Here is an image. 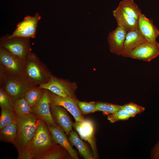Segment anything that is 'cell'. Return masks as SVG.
<instances>
[{"instance_id":"6da1fadb","label":"cell","mask_w":159,"mask_h":159,"mask_svg":"<svg viewBox=\"0 0 159 159\" xmlns=\"http://www.w3.org/2000/svg\"><path fill=\"white\" fill-rule=\"evenodd\" d=\"M47 125L42 121L31 142L18 159H35L55 145Z\"/></svg>"},{"instance_id":"7a4b0ae2","label":"cell","mask_w":159,"mask_h":159,"mask_svg":"<svg viewBox=\"0 0 159 159\" xmlns=\"http://www.w3.org/2000/svg\"><path fill=\"white\" fill-rule=\"evenodd\" d=\"M16 116L17 131L12 143L19 155L24 151L31 142L42 120L32 113L27 115Z\"/></svg>"},{"instance_id":"3957f363","label":"cell","mask_w":159,"mask_h":159,"mask_svg":"<svg viewBox=\"0 0 159 159\" xmlns=\"http://www.w3.org/2000/svg\"><path fill=\"white\" fill-rule=\"evenodd\" d=\"M52 75L46 65L34 53L24 62L23 77L33 87L47 83Z\"/></svg>"},{"instance_id":"277c9868","label":"cell","mask_w":159,"mask_h":159,"mask_svg":"<svg viewBox=\"0 0 159 159\" xmlns=\"http://www.w3.org/2000/svg\"><path fill=\"white\" fill-rule=\"evenodd\" d=\"M32 87L23 77L9 76L0 72V88L13 101L24 97L26 92Z\"/></svg>"},{"instance_id":"5b68a950","label":"cell","mask_w":159,"mask_h":159,"mask_svg":"<svg viewBox=\"0 0 159 159\" xmlns=\"http://www.w3.org/2000/svg\"><path fill=\"white\" fill-rule=\"evenodd\" d=\"M0 47L23 62L31 53L30 39L19 37H9L8 34L0 39Z\"/></svg>"},{"instance_id":"8992f818","label":"cell","mask_w":159,"mask_h":159,"mask_svg":"<svg viewBox=\"0 0 159 159\" xmlns=\"http://www.w3.org/2000/svg\"><path fill=\"white\" fill-rule=\"evenodd\" d=\"M24 62L0 47V72L9 76L23 77Z\"/></svg>"},{"instance_id":"52a82bcc","label":"cell","mask_w":159,"mask_h":159,"mask_svg":"<svg viewBox=\"0 0 159 159\" xmlns=\"http://www.w3.org/2000/svg\"><path fill=\"white\" fill-rule=\"evenodd\" d=\"M39 86L63 97H75L74 93L77 88V85L75 82L58 78L52 75L48 82Z\"/></svg>"},{"instance_id":"ba28073f","label":"cell","mask_w":159,"mask_h":159,"mask_svg":"<svg viewBox=\"0 0 159 159\" xmlns=\"http://www.w3.org/2000/svg\"><path fill=\"white\" fill-rule=\"evenodd\" d=\"M38 13L33 16L28 15L22 21L19 23L9 37H19L30 39L36 37L38 22L41 19Z\"/></svg>"},{"instance_id":"9c48e42d","label":"cell","mask_w":159,"mask_h":159,"mask_svg":"<svg viewBox=\"0 0 159 159\" xmlns=\"http://www.w3.org/2000/svg\"><path fill=\"white\" fill-rule=\"evenodd\" d=\"M49 91L51 104L63 107L73 116L75 121L84 119L78 105L79 101L75 97H62Z\"/></svg>"},{"instance_id":"30bf717a","label":"cell","mask_w":159,"mask_h":159,"mask_svg":"<svg viewBox=\"0 0 159 159\" xmlns=\"http://www.w3.org/2000/svg\"><path fill=\"white\" fill-rule=\"evenodd\" d=\"M50 105L49 91L44 89L40 101L35 106L32 108V113L44 122L47 125L56 126L57 125L53 118Z\"/></svg>"},{"instance_id":"8fae6325","label":"cell","mask_w":159,"mask_h":159,"mask_svg":"<svg viewBox=\"0 0 159 159\" xmlns=\"http://www.w3.org/2000/svg\"><path fill=\"white\" fill-rule=\"evenodd\" d=\"M73 127L82 139L87 141L92 149L94 158L97 157L95 137L94 125L91 120L85 119L81 121H75Z\"/></svg>"},{"instance_id":"7c38bea8","label":"cell","mask_w":159,"mask_h":159,"mask_svg":"<svg viewBox=\"0 0 159 159\" xmlns=\"http://www.w3.org/2000/svg\"><path fill=\"white\" fill-rule=\"evenodd\" d=\"M159 55V43L145 42L131 51L127 57L150 62Z\"/></svg>"},{"instance_id":"4fadbf2b","label":"cell","mask_w":159,"mask_h":159,"mask_svg":"<svg viewBox=\"0 0 159 159\" xmlns=\"http://www.w3.org/2000/svg\"><path fill=\"white\" fill-rule=\"evenodd\" d=\"M127 33L124 28L117 26L115 29L109 33L107 41L111 52L118 56L121 55Z\"/></svg>"},{"instance_id":"5bb4252c","label":"cell","mask_w":159,"mask_h":159,"mask_svg":"<svg viewBox=\"0 0 159 159\" xmlns=\"http://www.w3.org/2000/svg\"><path fill=\"white\" fill-rule=\"evenodd\" d=\"M52 139L55 143L58 144L64 149L73 159H78L79 157L75 150L67 138L66 133L59 126L47 125Z\"/></svg>"},{"instance_id":"9a60e30c","label":"cell","mask_w":159,"mask_h":159,"mask_svg":"<svg viewBox=\"0 0 159 159\" xmlns=\"http://www.w3.org/2000/svg\"><path fill=\"white\" fill-rule=\"evenodd\" d=\"M50 110L53 118L56 124L60 127L66 134L69 135L72 130L73 123L63 107L50 104Z\"/></svg>"},{"instance_id":"2e32d148","label":"cell","mask_w":159,"mask_h":159,"mask_svg":"<svg viewBox=\"0 0 159 159\" xmlns=\"http://www.w3.org/2000/svg\"><path fill=\"white\" fill-rule=\"evenodd\" d=\"M138 22V28L147 41L151 43L156 42V39L159 35V30L154 25L153 21L142 14Z\"/></svg>"},{"instance_id":"e0dca14e","label":"cell","mask_w":159,"mask_h":159,"mask_svg":"<svg viewBox=\"0 0 159 159\" xmlns=\"http://www.w3.org/2000/svg\"><path fill=\"white\" fill-rule=\"evenodd\" d=\"M146 42L147 41L138 28L127 32L121 55L127 57L131 51Z\"/></svg>"},{"instance_id":"ac0fdd59","label":"cell","mask_w":159,"mask_h":159,"mask_svg":"<svg viewBox=\"0 0 159 159\" xmlns=\"http://www.w3.org/2000/svg\"><path fill=\"white\" fill-rule=\"evenodd\" d=\"M112 13L117 26L122 27L127 32L138 28V20L127 14L118 6L113 11Z\"/></svg>"},{"instance_id":"d6986e66","label":"cell","mask_w":159,"mask_h":159,"mask_svg":"<svg viewBox=\"0 0 159 159\" xmlns=\"http://www.w3.org/2000/svg\"><path fill=\"white\" fill-rule=\"evenodd\" d=\"M69 135L68 140L71 144L76 147L80 153L85 159L94 158L93 154L86 144L79 137L75 132L72 130Z\"/></svg>"},{"instance_id":"ffe728a7","label":"cell","mask_w":159,"mask_h":159,"mask_svg":"<svg viewBox=\"0 0 159 159\" xmlns=\"http://www.w3.org/2000/svg\"><path fill=\"white\" fill-rule=\"evenodd\" d=\"M118 6L127 14L137 20L142 14L141 10L133 0H122L119 3Z\"/></svg>"},{"instance_id":"44dd1931","label":"cell","mask_w":159,"mask_h":159,"mask_svg":"<svg viewBox=\"0 0 159 159\" xmlns=\"http://www.w3.org/2000/svg\"><path fill=\"white\" fill-rule=\"evenodd\" d=\"M44 89L39 86L33 87L25 93L24 97L32 108L35 106L41 100Z\"/></svg>"},{"instance_id":"7402d4cb","label":"cell","mask_w":159,"mask_h":159,"mask_svg":"<svg viewBox=\"0 0 159 159\" xmlns=\"http://www.w3.org/2000/svg\"><path fill=\"white\" fill-rule=\"evenodd\" d=\"M17 131L16 118L12 123L0 130V140L4 142L12 143L16 137Z\"/></svg>"},{"instance_id":"603a6c76","label":"cell","mask_w":159,"mask_h":159,"mask_svg":"<svg viewBox=\"0 0 159 159\" xmlns=\"http://www.w3.org/2000/svg\"><path fill=\"white\" fill-rule=\"evenodd\" d=\"M12 108L19 115H27L32 113V108L24 97L14 101Z\"/></svg>"},{"instance_id":"cb8c5ba5","label":"cell","mask_w":159,"mask_h":159,"mask_svg":"<svg viewBox=\"0 0 159 159\" xmlns=\"http://www.w3.org/2000/svg\"><path fill=\"white\" fill-rule=\"evenodd\" d=\"M0 117V130L10 124L16 118V114L12 108L1 107Z\"/></svg>"},{"instance_id":"d4e9b609","label":"cell","mask_w":159,"mask_h":159,"mask_svg":"<svg viewBox=\"0 0 159 159\" xmlns=\"http://www.w3.org/2000/svg\"><path fill=\"white\" fill-rule=\"evenodd\" d=\"M60 145L55 144L50 150L37 157L35 159H61L65 157V151Z\"/></svg>"},{"instance_id":"484cf974","label":"cell","mask_w":159,"mask_h":159,"mask_svg":"<svg viewBox=\"0 0 159 159\" xmlns=\"http://www.w3.org/2000/svg\"><path fill=\"white\" fill-rule=\"evenodd\" d=\"M122 109V105L103 102L96 103L97 111L102 112L105 115H109Z\"/></svg>"},{"instance_id":"4316f807","label":"cell","mask_w":159,"mask_h":159,"mask_svg":"<svg viewBox=\"0 0 159 159\" xmlns=\"http://www.w3.org/2000/svg\"><path fill=\"white\" fill-rule=\"evenodd\" d=\"M131 117L132 116L129 113L122 109L108 115L107 119L110 122L114 123L120 120H127Z\"/></svg>"},{"instance_id":"83f0119b","label":"cell","mask_w":159,"mask_h":159,"mask_svg":"<svg viewBox=\"0 0 159 159\" xmlns=\"http://www.w3.org/2000/svg\"><path fill=\"white\" fill-rule=\"evenodd\" d=\"M122 109L124 110L131 115L132 117L143 112L145 108L134 102H131L122 105Z\"/></svg>"},{"instance_id":"f1b7e54d","label":"cell","mask_w":159,"mask_h":159,"mask_svg":"<svg viewBox=\"0 0 159 159\" xmlns=\"http://www.w3.org/2000/svg\"><path fill=\"white\" fill-rule=\"evenodd\" d=\"M78 105L81 112L86 114L97 111L96 103L78 101Z\"/></svg>"},{"instance_id":"f546056e","label":"cell","mask_w":159,"mask_h":159,"mask_svg":"<svg viewBox=\"0 0 159 159\" xmlns=\"http://www.w3.org/2000/svg\"><path fill=\"white\" fill-rule=\"evenodd\" d=\"M13 101L8 94L0 88V106L1 107L12 108Z\"/></svg>"},{"instance_id":"4dcf8cb0","label":"cell","mask_w":159,"mask_h":159,"mask_svg":"<svg viewBox=\"0 0 159 159\" xmlns=\"http://www.w3.org/2000/svg\"><path fill=\"white\" fill-rule=\"evenodd\" d=\"M150 157L153 159H159V140L152 149Z\"/></svg>"}]
</instances>
